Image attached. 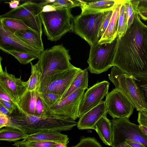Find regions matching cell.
<instances>
[{
    "label": "cell",
    "mask_w": 147,
    "mask_h": 147,
    "mask_svg": "<svg viewBox=\"0 0 147 147\" xmlns=\"http://www.w3.org/2000/svg\"><path fill=\"white\" fill-rule=\"evenodd\" d=\"M143 24L135 13L133 24L125 35L117 38L112 66H116L131 76L147 74V49Z\"/></svg>",
    "instance_id": "6da1fadb"
},
{
    "label": "cell",
    "mask_w": 147,
    "mask_h": 147,
    "mask_svg": "<svg viewBox=\"0 0 147 147\" xmlns=\"http://www.w3.org/2000/svg\"><path fill=\"white\" fill-rule=\"evenodd\" d=\"M8 117L9 122L6 127L17 128L28 135L45 131L70 130L77 124L75 120L66 116H35L24 112L17 107Z\"/></svg>",
    "instance_id": "7a4b0ae2"
},
{
    "label": "cell",
    "mask_w": 147,
    "mask_h": 147,
    "mask_svg": "<svg viewBox=\"0 0 147 147\" xmlns=\"http://www.w3.org/2000/svg\"><path fill=\"white\" fill-rule=\"evenodd\" d=\"M40 16L44 33L49 40L57 41L67 32L74 31V17L70 9L63 7L50 12H40Z\"/></svg>",
    "instance_id": "3957f363"
},
{
    "label": "cell",
    "mask_w": 147,
    "mask_h": 147,
    "mask_svg": "<svg viewBox=\"0 0 147 147\" xmlns=\"http://www.w3.org/2000/svg\"><path fill=\"white\" fill-rule=\"evenodd\" d=\"M69 51L62 45H55L41 53L36 63L41 80L74 67Z\"/></svg>",
    "instance_id": "277c9868"
},
{
    "label": "cell",
    "mask_w": 147,
    "mask_h": 147,
    "mask_svg": "<svg viewBox=\"0 0 147 147\" xmlns=\"http://www.w3.org/2000/svg\"><path fill=\"white\" fill-rule=\"evenodd\" d=\"M105 15V11L92 12L82 11L74 17V31L92 47L99 39L98 34Z\"/></svg>",
    "instance_id": "5b68a950"
},
{
    "label": "cell",
    "mask_w": 147,
    "mask_h": 147,
    "mask_svg": "<svg viewBox=\"0 0 147 147\" xmlns=\"http://www.w3.org/2000/svg\"><path fill=\"white\" fill-rule=\"evenodd\" d=\"M117 43V38L110 43H98L90 47L88 68L92 74H99L112 66Z\"/></svg>",
    "instance_id": "8992f818"
},
{
    "label": "cell",
    "mask_w": 147,
    "mask_h": 147,
    "mask_svg": "<svg viewBox=\"0 0 147 147\" xmlns=\"http://www.w3.org/2000/svg\"><path fill=\"white\" fill-rule=\"evenodd\" d=\"M129 118L113 119L111 121L113 133L112 146L116 147L128 140L147 147V135L139 125L131 123Z\"/></svg>",
    "instance_id": "52a82bcc"
},
{
    "label": "cell",
    "mask_w": 147,
    "mask_h": 147,
    "mask_svg": "<svg viewBox=\"0 0 147 147\" xmlns=\"http://www.w3.org/2000/svg\"><path fill=\"white\" fill-rule=\"evenodd\" d=\"M40 7L38 3L28 1L0 16L22 20L27 26L39 34H42V24L40 16Z\"/></svg>",
    "instance_id": "ba28073f"
},
{
    "label": "cell",
    "mask_w": 147,
    "mask_h": 147,
    "mask_svg": "<svg viewBox=\"0 0 147 147\" xmlns=\"http://www.w3.org/2000/svg\"><path fill=\"white\" fill-rule=\"evenodd\" d=\"M81 69L74 66L43 79L36 90L40 92H50L62 97Z\"/></svg>",
    "instance_id": "9c48e42d"
},
{
    "label": "cell",
    "mask_w": 147,
    "mask_h": 147,
    "mask_svg": "<svg viewBox=\"0 0 147 147\" xmlns=\"http://www.w3.org/2000/svg\"><path fill=\"white\" fill-rule=\"evenodd\" d=\"M105 101L107 113L113 119L129 118L135 108L132 102L115 88L107 93Z\"/></svg>",
    "instance_id": "30bf717a"
},
{
    "label": "cell",
    "mask_w": 147,
    "mask_h": 147,
    "mask_svg": "<svg viewBox=\"0 0 147 147\" xmlns=\"http://www.w3.org/2000/svg\"><path fill=\"white\" fill-rule=\"evenodd\" d=\"M112 83L132 102L137 111H147L143 93L132 76L124 72Z\"/></svg>",
    "instance_id": "8fae6325"
},
{
    "label": "cell",
    "mask_w": 147,
    "mask_h": 147,
    "mask_svg": "<svg viewBox=\"0 0 147 147\" xmlns=\"http://www.w3.org/2000/svg\"><path fill=\"white\" fill-rule=\"evenodd\" d=\"M85 90L79 88L65 98L48 108L47 115H64L75 120L78 118L79 106Z\"/></svg>",
    "instance_id": "7c38bea8"
},
{
    "label": "cell",
    "mask_w": 147,
    "mask_h": 147,
    "mask_svg": "<svg viewBox=\"0 0 147 147\" xmlns=\"http://www.w3.org/2000/svg\"><path fill=\"white\" fill-rule=\"evenodd\" d=\"M109 83L104 80L98 82L88 88L79 106L78 117L98 105L108 93Z\"/></svg>",
    "instance_id": "4fadbf2b"
},
{
    "label": "cell",
    "mask_w": 147,
    "mask_h": 147,
    "mask_svg": "<svg viewBox=\"0 0 147 147\" xmlns=\"http://www.w3.org/2000/svg\"><path fill=\"white\" fill-rule=\"evenodd\" d=\"M0 49L31 54L39 58L42 52L26 43L0 22Z\"/></svg>",
    "instance_id": "5bb4252c"
},
{
    "label": "cell",
    "mask_w": 147,
    "mask_h": 147,
    "mask_svg": "<svg viewBox=\"0 0 147 147\" xmlns=\"http://www.w3.org/2000/svg\"><path fill=\"white\" fill-rule=\"evenodd\" d=\"M16 106L24 112L30 115L37 116L47 115L48 107L37 90H27L20 98Z\"/></svg>",
    "instance_id": "9a60e30c"
},
{
    "label": "cell",
    "mask_w": 147,
    "mask_h": 147,
    "mask_svg": "<svg viewBox=\"0 0 147 147\" xmlns=\"http://www.w3.org/2000/svg\"><path fill=\"white\" fill-rule=\"evenodd\" d=\"M2 58L0 59V86L2 87L16 104L25 93L27 90L26 82L14 75L8 73L5 67L2 69L1 64Z\"/></svg>",
    "instance_id": "2e32d148"
},
{
    "label": "cell",
    "mask_w": 147,
    "mask_h": 147,
    "mask_svg": "<svg viewBox=\"0 0 147 147\" xmlns=\"http://www.w3.org/2000/svg\"><path fill=\"white\" fill-rule=\"evenodd\" d=\"M107 114L105 101L102 100L98 105L80 117L77 122V127L81 129H94L97 122L102 117L107 115Z\"/></svg>",
    "instance_id": "e0dca14e"
},
{
    "label": "cell",
    "mask_w": 147,
    "mask_h": 147,
    "mask_svg": "<svg viewBox=\"0 0 147 147\" xmlns=\"http://www.w3.org/2000/svg\"><path fill=\"white\" fill-rule=\"evenodd\" d=\"M69 138L65 134L55 130H48L38 132L28 135L21 141L28 144L31 142L38 141H47L61 143L67 144Z\"/></svg>",
    "instance_id": "ac0fdd59"
},
{
    "label": "cell",
    "mask_w": 147,
    "mask_h": 147,
    "mask_svg": "<svg viewBox=\"0 0 147 147\" xmlns=\"http://www.w3.org/2000/svg\"><path fill=\"white\" fill-rule=\"evenodd\" d=\"M123 0H117L113 7V13L107 28L98 43H110L117 38V31L120 8Z\"/></svg>",
    "instance_id": "d6986e66"
},
{
    "label": "cell",
    "mask_w": 147,
    "mask_h": 147,
    "mask_svg": "<svg viewBox=\"0 0 147 147\" xmlns=\"http://www.w3.org/2000/svg\"><path fill=\"white\" fill-rule=\"evenodd\" d=\"M103 142L106 145H112V129L111 121L107 115L102 117L94 126V129Z\"/></svg>",
    "instance_id": "ffe728a7"
},
{
    "label": "cell",
    "mask_w": 147,
    "mask_h": 147,
    "mask_svg": "<svg viewBox=\"0 0 147 147\" xmlns=\"http://www.w3.org/2000/svg\"><path fill=\"white\" fill-rule=\"evenodd\" d=\"M14 34L24 42L42 52L44 50L42 36L35 31L31 30H21Z\"/></svg>",
    "instance_id": "44dd1931"
},
{
    "label": "cell",
    "mask_w": 147,
    "mask_h": 147,
    "mask_svg": "<svg viewBox=\"0 0 147 147\" xmlns=\"http://www.w3.org/2000/svg\"><path fill=\"white\" fill-rule=\"evenodd\" d=\"M79 1L81 4L82 11L96 12L112 9L117 1V0Z\"/></svg>",
    "instance_id": "7402d4cb"
},
{
    "label": "cell",
    "mask_w": 147,
    "mask_h": 147,
    "mask_svg": "<svg viewBox=\"0 0 147 147\" xmlns=\"http://www.w3.org/2000/svg\"><path fill=\"white\" fill-rule=\"evenodd\" d=\"M88 68L81 69L76 76L69 88L62 96L61 100L65 98L77 89L82 88L85 90L88 89Z\"/></svg>",
    "instance_id": "603a6c76"
},
{
    "label": "cell",
    "mask_w": 147,
    "mask_h": 147,
    "mask_svg": "<svg viewBox=\"0 0 147 147\" xmlns=\"http://www.w3.org/2000/svg\"><path fill=\"white\" fill-rule=\"evenodd\" d=\"M28 135L20 129L12 127L0 129V140L8 142H15L24 139Z\"/></svg>",
    "instance_id": "cb8c5ba5"
},
{
    "label": "cell",
    "mask_w": 147,
    "mask_h": 147,
    "mask_svg": "<svg viewBox=\"0 0 147 147\" xmlns=\"http://www.w3.org/2000/svg\"><path fill=\"white\" fill-rule=\"evenodd\" d=\"M0 22L2 23L9 31L14 34L17 31L21 30H33L27 26L22 20L18 19L0 18Z\"/></svg>",
    "instance_id": "d4e9b609"
},
{
    "label": "cell",
    "mask_w": 147,
    "mask_h": 147,
    "mask_svg": "<svg viewBox=\"0 0 147 147\" xmlns=\"http://www.w3.org/2000/svg\"><path fill=\"white\" fill-rule=\"evenodd\" d=\"M31 66V74L28 80L26 81L27 90L33 91L36 90L41 81V76L37 64H33L30 63Z\"/></svg>",
    "instance_id": "484cf974"
},
{
    "label": "cell",
    "mask_w": 147,
    "mask_h": 147,
    "mask_svg": "<svg viewBox=\"0 0 147 147\" xmlns=\"http://www.w3.org/2000/svg\"><path fill=\"white\" fill-rule=\"evenodd\" d=\"M124 0L121 4L118 20L117 38L124 36L127 29V20L124 3Z\"/></svg>",
    "instance_id": "4316f807"
},
{
    "label": "cell",
    "mask_w": 147,
    "mask_h": 147,
    "mask_svg": "<svg viewBox=\"0 0 147 147\" xmlns=\"http://www.w3.org/2000/svg\"><path fill=\"white\" fill-rule=\"evenodd\" d=\"M3 51L12 55L23 65L27 64L36 59H39L37 57L30 53L12 50H4Z\"/></svg>",
    "instance_id": "83f0119b"
},
{
    "label": "cell",
    "mask_w": 147,
    "mask_h": 147,
    "mask_svg": "<svg viewBox=\"0 0 147 147\" xmlns=\"http://www.w3.org/2000/svg\"><path fill=\"white\" fill-rule=\"evenodd\" d=\"M39 92L43 101L48 108L58 102L61 97L59 95L51 92Z\"/></svg>",
    "instance_id": "f1b7e54d"
},
{
    "label": "cell",
    "mask_w": 147,
    "mask_h": 147,
    "mask_svg": "<svg viewBox=\"0 0 147 147\" xmlns=\"http://www.w3.org/2000/svg\"><path fill=\"white\" fill-rule=\"evenodd\" d=\"M51 4L57 9L66 7L70 9L74 7L81 6V3L79 0H55Z\"/></svg>",
    "instance_id": "f546056e"
},
{
    "label": "cell",
    "mask_w": 147,
    "mask_h": 147,
    "mask_svg": "<svg viewBox=\"0 0 147 147\" xmlns=\"http://www.w3.org/2000/svg\"><path fill=\"white\" fill-rule=\"evenodd\" d=\"M132 76L143 92L145 101L147 103V74Z\"/></svg>",
    "instance_id": "4dcf8cb0"
},
{
    "label": "cell",
    "mask_w": 147,
    "mask_h": 147,
    "mask_svg": "<svg viewBox=\"0 0 147 147\" xmlns=\"http://www.w3.org/2000/svg\"><path fill=\"white\" fill-rule=\"evenodd\" d=\"M113 7L105 11V15L98 34L99 39L103 35L108 26L113 12Z\"/></svg>",
    "instance_id": "1f68e13d"
},
{
    "label": "cell",
    "mask_w": 147,
    "mask_h": 147,
    "mask_svg": "<svg viewBox=\"0 0 147 147\" xmlns=\"http://www.w3.org/2000/svg\"><path fill=\"white\" fill-rule=\"evenodd\" d=\"M71 147H102L94 138H83L76 145Z\"/></svg>",
    "instance_id": "d6a6232c"
},
{
    "label": "cell",
    "mask_w": 147,
    "mask_h": 147,
    "mask_svg": "<svg viewBox=\"0 0 147 147\" xmlns=\"http://www.w3.org/2000/svg\"><path fill=\"white\" fill-rule=\"evenodd\" d=\"M124 3L127 20L128 29L133 24L135 12L132 6L130 0H124Z\"/></svg>",
    "instance_id": "836d02e7"
},
{
    "label": "cell",
    "mask_w": 147,
    "mask_h": 147,
    "mask_svg": "<svg viewBox=\"0 0 147 147\" xmlns=\"http://www.w3.org/2000/svg\"><path fill=\"white\" fill-rule=\"evenodd\" d=\"M133 9L136 13L147 11V0H130Z\"/></svg>",
    "instance_id": "e575fe53"
},
{
    "label": "cell",
    "mask_w": 147,
    "mask_h": 147,
    "mask_svg": "<svg viewBox=\"0 0 147 147\" xmlns=\"http://www.w3.org/2000/svg\"><path fill=\"white\" fill-rule=\"evenodd\" d=\"M57 143L50 141H38L26 144L31 147H50Z\"/></svg>",
    "instance_id": "d590c367"
},
{
    "label": "cell",
    "mask_w": 147,
    "mask_h": 147,
    "mask_svg": "<svg viewBox=\"0 0 147 147\" xmlns=\"http://www.w3.org/2000/svg\"><path fill=\"white\" fill-rule=\"evenodd\" d=\"M137 120L139 125L147 127V111H139Z\"/></svg>",
    "instance_id": "8d00e7d4"
},
{
    "label": "cell",
    "mask_w": 147,
    "mask_h": 147,
    "mask_svg": "<svg viewBox=\"0 0 147 147\" xmlns=\"http://www.w3.org/2000/svg\"><path fill=\"white\" fill-rule=\"evenodd\" d=\"M0 99L10 102L16 105V103L11 98L6 91L0 86Z\"/></svg>",
    "instance_id": "74e56055"
},
{
    "label": "cell",
    "mask_w": 147,
    "mask_h": 147,
    "mask_svg": "<svg viewBox=\"0 0 147 147\" xmlns=\"http://www.w3.org/2000/svg\"><path fill=\"white\" fill-rule=\"evenodd\" d=\"M9 119L8 116L3 114H0V129L6 127L8 125Z\"/></svg>",
    "instance_id": "f35d334b"
},
{
    "label": "cell",
    "mask_w": 147,
    "mask_h": 147,
    "mask_svg": "<svg viewBox=\"0 0 147 147\" xmlns=\"http://www.w3.org/2000/svg\"><path fill=\"white\" fill-rule=\"evenodd\" d=\"M0 103L2 105L7 109L11 114L14 111L16 107V105L10 102L1 99H0Z\"/></svg>",
    "instance_id": "ab89813d"
},
{
    "label": "cell",
    "mask_w": 147,
    "mask_h": 147,
    "mask_svg": "<svg viewBox=\"0 0 147 147\" xmlns=\"http://www.w3.org/2000/svg\"><path fill=\"white\" fill-rule=\"evenodd\" d=\"M40 12H49L56 11L57 8L54 7L51 3L48 4L42 7H40Z\"/></svg>",
    "instance_id": "60d3db41"
},
{
    "label": "cell",
    "mask_w": 147,
    "mask_h": 147,
    "mask_svg": "<svg viewBox=\"0 0 147 147\" xmlns=\"http://www.w3.org/2000/svg\"><path fill=\"white\" fill-rule=\"evenodd\" d=\"M125 143L132 147H145L144 145L141 144H138L128 140H125L122 143Z\"/></svg>",
    "instance_id": "b9f144b4"
},
{
    "label": "cell",
    "mask_w": 147,
    "mask_h": 147,
    "mask_svg": "<svg viewBox=\"0 0 147 147\" xmlns=\"http://www.w3.org/2000/svg\"><path fill=\"white\" fill-rule=\"evenodd\" d=\"M20 2V0H11L10 2H5V3L9 4L10 7L13 9L17 8L19 6Z\"/></svg>",
    "instance_id": "7bdbcfd3"
},
{
    "label": "cell",
    "mask_w": 147,
    "mask_h": 147,
    "mask_svg": "<svg viewBox=\"0 0 147 147\" xmlns=\"http://www.w3.org/2000/svg\"><path fill=\"white\" fill-rule=\"evenodd\" d=\"M0 114H3L9 116L11 113L4 106L0 103Z\"/></svg>",
    "instance_id": "ee69618b"
},
{
    "label": "cell",
    "mask_w": 147,
    "mask_h": 147,
    "mask_svg": "<svg viewBox=\"0 0 147 147\" xmlns=\"http://www.w3.org/2000/svg\"><path fill=\"white\" fill-rule=\"evenodd\" d=\"M13 145L15 147H31L21 141L16 142Z\"/></svg>",
    "instance_id": "f6af8a7d"
},
{
    "label": "cell",
    "mask_w": 147,
    "mask_h": 147,
    "mask_svg": "<svg viewBox=\"0 0 147 147\" xmlns=\"http://www.w3.org/2000/svg\"><path fill=\"white\" fill-rule=\"evenodd\" d=\"M143 28L144 38L147 49V26L144 24L143 25Z\"/></svg>",
    "instance_id": "bcb514c9"
},
{
    "label": "cell",
    "mask_w": 147,
    "mask_h": 147,
    "mask_svg": "<svg viewBox=\"0 0 147 147\" xmlns=\"http://www.w3.org/2000/svg\"><path fill=\"white\" fill-rule=\"evenodd\" d=\"M67 144L61 143H57L50 147H67Z\"/></svg>",
    "instance_id": "7dc6e473"
},
{
    "label": "cell",
    "mask_w": 147,
    "mask_h": 147,
    "mask_svg": "<svg viewBox=\"0 0 147 147\" xmlns=\"http://www.w3.org/2000/svg\"><path fill=\"white\" fill-rule=\"evenodd\" d=\"M139 126L141 130L146 134L147 135V127H145L144 126L139 125Z\"/></svg>",
    "instance_id": "c3c4849f"
},
{
    "label": "cell",
    "mask_w": 147,
    "mask_h": 147,
    "mask_svg": "<svg viewBox=\"0 0 147 147\" xmlns=\"http://www.w3.org/2000/svg\"><path fill=\"white\" fill-rule=\"evenodd\" d=\"M116 147H132L125 143H123L118 145Z\"/></svg>",
    "instance_id": "681fc988"
}]
</instances>
